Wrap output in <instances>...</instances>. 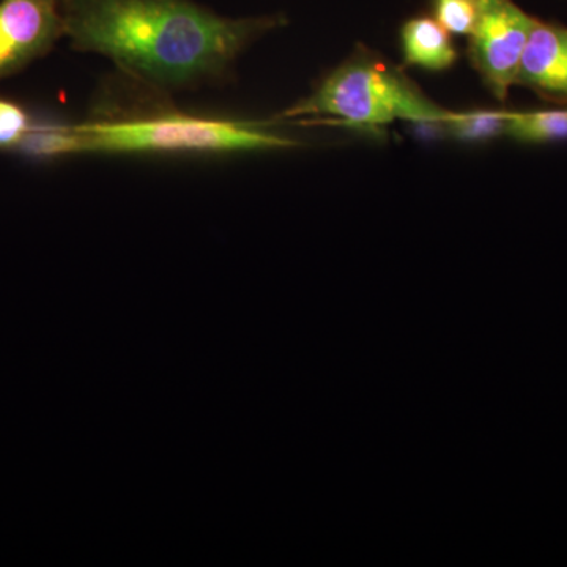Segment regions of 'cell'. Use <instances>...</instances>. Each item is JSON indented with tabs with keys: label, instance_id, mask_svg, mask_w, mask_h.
Listing matches in <instances>:
<instances>
[{
	"label": "cell",
	"instance_id": "obj_3",
	"mask_svg": "<svg viewBox=\"0 0 567 567\" xmlns=\"http://www.w3.org/2000/svg\"><path fill=\"white\" fill-rule=\"evenodd\" d=\"M297 142L238 122L171 117L89 123L44 136L37 151L65 153L238 152L293 147Z\"/></svg>",
	"mask_w": 567,
	"mask_h": 567
},
{
	"label": "cell",
	"instance_id": "obj_2",
	"mask_svg": "<svg viewBox=\"0 0 567 567\" xmlns=\"http://www.w3.org/2000/svg\"><path fill=\"white\" fill-rule=\"evenodd\" d=\"M450 115L404 70L364 47L328 73L311 95L284 112L286 118H338L361 130H380L399 121L440 126Z\"/></svg>",
	"mask_w": 567,
	"mask_h": 567
},
{
	"label": "cell",
	"instance_id": "obj_9",
	"mask_svg": "<svg viewBox=\"0 0 567 567\" xmlns=\"http://www.w3.org/2000/svg\"><path fill=\"white\" fill-rule=\"evenodd\" d=\"M507 115V111L451 112L440 126L451 140L486 142L506 136Z\"/></svg>",
	"mask_w": 567,
	"mask_h": 567
},
{
	"label": "cell",
	"instance_id": "obj_1",
	"mask_svg": "<svg viewBox=\"0 0 567 567\" xmlns=\"http://www.w3.org/2000/svg\"><path fill=\"white\" fill-rule=\"evenodd\" d=\"M71 47L163 89L218 80L279 17L224 18L192 0H62Z\"/></svg>",
	"mask_w": 567,
	"mask_h": 567
},
{
	"label": "cell",
	"instance_id": "obj_6",
	"mask_svg": "<svg viewBox=\"0 0 567 567\" xmlns=\"http://www.w3.org/2000/svg\"><path fill=\"white\" fill-rule=\"evenodd\" d=\"M548 102L567 103V28L535 20L517 84Z\"/></svg>",
	"mask_w": 567,
	"mask_h": 567
},
{
	"label": "cell",
	"instance_id": "obj_4",
	"mask_svg": "<svg viewBox=\"0 0 567 567\" xmlns=\"http://www.w3.org/2000/svg\"><path fill=\"white\" fill-rule=\"evenodd\" d=\"M535 20L514 0H483L480 20L470 35L468 59L498 102H506L511 89L516 87Z\"/></svg>",
	"mask_w": 567,
	"mask_h": 567
},
{
	"label": "cell",
	"instance_id": "obj_5",
	"mask_svg": "<svg viewBox=\"0 0 567 567\" xmlns=\"http://www.w3.org/2000/svg\"><path fill=\"white\" fill-rule=\"evenodd\" d=\"M61 37L62 0H0V81L43 58Z\"/></svg>",
	"mask_w": 567,
	"mask_h": 567
},
{
	"label": "cell",
	"instance_id": "obj_8",
	"mask_svg": "<svg viewBox=\"0 0 567 567\" xmlns=\"http://www.w3.org/2000/svg\"><path fill=\"white\" fill-rule=\"evenodd\" d=\"M506 137L522 144H550L567 141V107L509 112Z\"/></svg>",
	"mask_w": 567,
	"mask_h": 567
},
{
	"label": "cell",
	"instance_id": "obj_7",
	"mask_svg": "<svg viewBox=\"0 0 567 567\" xmlns=\"http://www.w3.org/2000/svg\"><path fill=\"white\" fill-rule=\"evenodd\" d=\"M405 65L445 71L457 62L451 33L435 18H413L402 28Z\"/></svg>",
	"mask_w": 567,
	"mask_h": 567
},
{
	"label": "cell",
	"instance_id": "obj_11",
	"mask_svg": "<svg viewBox=\"0 0 567 567\" xmlns=\"http://www.w3.org/2000/svg\"><path fill=\"white\" fill-rule=\"evenodd\" d=\"M31 134L28 114L17 103L0 100V148L24 144Z\"/></svg>",
	"mask_w": 567,
	"mask_h": 567
},
{
	"label": "cell",
	"instance_id": "obj_10",
	"mask_svg": "<svg viewBox=\"0 0 567 567\" xmlns=\"http://www.w3.org/2000/svg\"><path fill=\"white\" fill-rule=\"evenodd\" d=\"M483 0H435V20L451 35H472Z\"/></svg>",
	"mask_w": 567,
	"mask_h": 567
}]
</instances>
